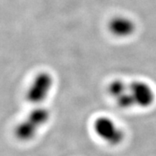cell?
I'll return each mask as SVG.
<instances>
[{"label":"cell","instance_id":"obj_1","mask_svg":"<svg viewBox=\"0 0 156 156\" xmlns=\"http://www.w3.org/2000/svg\"><path fill=\"white\" fill-rule=\"evenodd\" d=\"M49 119L50 112L47 108L41 105L35 107L15 127V136L20 141H30L37 136L39 130L49 122Z\"/></svg>","mask_w":156,"mask_h":156},{"label":"cell","instance_id":"obj_2","mask_svg":"<svg viewBox=\"0 0 156 156\" xmlns=\"http://www.w3.org/2000/svg\"><path fill=\"white\" fill-rule=\"evenodd\" d=\"M54 79L49 72L42 71L34 76L27 91V101L39 106L48 98L54 88Z\"/></svg>","mask_w":156,"mask_h":156},{"label":"cell","instance_id":"obj_3","mask_svg":"<svg viewBox=\"0 0 156 156\" xmlns=\"http://www.w3.org/2000/svg\"><path fill=\"white\" fill-rule=\"evenodd\" d=\"M93 130L102 141L110 146H118L125 138L123 129L108 116H100L95 119Z\"/></svg>","mask_w":156,"mask_h":156},{"label":"cell","instance_id":"obj_4","mask_svg":"<svg viewBox=\"0 0 156 156\" xmlns=\"http://www.w3.org/2000/svg\"><path fill=\"white\" fill-rule=\"evenodd\" d=\"M127 92L134 107L147 108L155 101V93L150 84L146 81L136 80L127 82Z\"/></svg>","mask_w":156,"mask_h":156},{"label":"cell","instance_id":"obj_5","mask_svg":"<svg viewBox=\"0 0 156 156\" xmlns=\"http://www.w3.org/2000/svg\"><path fill=\"white\" fill-rule=\"evenodd\" d=\"M108 31L111 34L119 38L131 37L136 30V23L128 17L117 15L110 19L108 25Z\"/></svg>","mask_w":156,"mask_h":156},{"label":"cell","instance_id":"obj_6","mask_svg":"<svg viewBox=\"0 0 156 156\" xmlns=\"http://www.w3.org/2000/svg\"><path fill=\"white\" fill-rule=\"evenodd\" d=\"M109 97L122 109L133 108L132 102L127 93V82L120 79L112 80L108 85Z\"/></svg>","mask_w":156,"mask_h":156}]
</instances>
